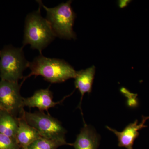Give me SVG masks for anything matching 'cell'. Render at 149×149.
<instances>
[{"label":"cell","instance_id":"obj_12","mask_svg":"<svg viewBox=\"0 0 149 149\" xmlns=\"http://www.w3.org/2000/svg\"><path fill=\"white\" fill-rule=\"evenodd\" d=\"M19 118L8 112L0 111V133L16 139Z\"/></svg>","mask_w":149,"mask_h":149},{"label":"cell","instance_id":"obj_3","mask_svg":"<svg viewBox=\"0 0 149 149\" xmlns=\"http://www.w3.org/2000/svg\"><path fill=\"white\" fill-rule=\"evenodd\" d=\"M72 1L61 3L55 7L48 8L42 3L47 12L49 22L56 37L62 39H75L73 27L76 15L71 7Z\"/></svg>","mask_w":149,"mask_h":149},{"label":"cell","instance_id":"obj_9","mask_svg":"<svg viewBox=\"0 0 149 149\" xmlns=\"http://www.w3.org/2000/svg\"><path fill=\"white\" fill-rule=\"evenodd\" d=\"M100 139V135L93 127L85 124L77 135L72 146L74 149H97Z\"/></svg>","mask_w":149,"mask_h":149},{"label":"cell","instance_id":"obj_16","mask_svg":"<svg viewBox=\"0 0 149 149\" xmlns=\"http://www.w3.org/2000/svg\"><path fill=\"white\" fill-rule=\"evenodd\" d=\"M129 2L130 1H120L118 2V5L120 8H123L128 5Z\"/></svg>","mask_w":149,"mask_h":149},{"label":"cell","instance_id":"obj_11","mask_svg":"<svg viewBox=\"0 0 149 149\" xmlns=\"http://www.w3.org/2000/svg\"><path fill=\"white\" fill-rule=\"evenodd\" d=\"M95 70V67L93 65L87 69L76 71V76L74 77V85L81 94V100L79 105L80 109L85 93L89 94L92 91Z\"/></svg>","mask_w":149,"mask_h":149},{"label":"cell","instance_id":"obj_17","mask_svg":"<svg viewBox=\"0 0 149 149\" xmlns=\"http://www.w3.org/2000/svg\"><path fill=\"white\" fill-rule=\"evenodd\" d=\"M1 109H0V111H1Z\"/></svg>","mask_w":149,"mask_h":149},{"label":"cell","instance_id":"obj_13","mask_svg":"<svg viewBox=\"0 0 149 149\" xmlns=\"http://www.w3.org/2000/svg\"><path fill=\"white\" fill-rule=\"evenodd\" d=\"M63 145L72 146V144L41 137L30 144L27 149H57Z\"/></svg>","mask_w":149,"mask_h":149},{"label":"cell","instance_id":"obj_4","mask_svg":"<svg viewBox=\"0 0 149 149\" xmlns=\"http://www.w3.org/2000/svg\"><path fill=\"white\" fill-rule=\"evenodd\" d=\"M22 48L8 46L0 51L1 80L18 82L23 78V72L28 67L29 62L24 57Z\"/></svg>","mask_w":149,"mask_h":149},{"label":"cell","instance_id":"obj_1","mask_svg":"<svg viewBox=\"0 0 149 149\" xmlns=\"http://www.w3.org/2000/svg\"><path fill=\"white\" fill-rule=\"evenodd\" d=\"M39 8L37 11L27 15L24 25L23 46L29 45L32 49L42 51L54 40L56 36L47 19L41 14V1H37Z\"/></svg>","mask_w":149,"mask_h":149},{"label":"cell","instance_id":"obj_7","mask_svg":"<svg viewBox=\"0 0 149 149\" xmlns=\"http://www.w3.org/2000/svg\"><path fill=\"white\" fill-rule=\"evenodd\" d=\"M143 117L141 123L139 124L138 120H136L133 123L128 124L121 132H118L108 126L106 128L117 136L118 146L124 147L127 149H133L134 141L139 135V130L147 127L145 123L146 120L149 119V117L143 116Z\"/></svg>","mask_w":149,"mask_h":149},{"label":"cell","instance_id":"obj_15","mask_svg":"<svg viewBox=\"0 0 149 149\" xmlns=\"http://www.w3.org/2000/svg\"><path fill=\"white\" fill-rule=\"evenodd\" d=\"M120 92L123 94V95L125 96L127 98V99H130L136 98L137 97V95L131 93L130 91H128L127 89L124 88H122L120 90Z\"/></svg>","mask_w":149,"mask_h":149},{"label":"cell","instance_id":"obj_10","mask_svg":"<svg viewBox=\"0 0 149 149\" xmlns=\"http://www.w3.org/2000/svg\"><path fill=\"white\" fill-rule=\"evenodd\" d=\"M18 118L16 139L22 149H27L30 144L41 136L35 128L27 123L23 117V113Z\"/></svg>","mask_w":149,"mask_h":149},{"label":"cell","instance_id":"obj_5","mask_svg":"<svg viewBox=\"0 0 149 149\" xmlns=\"http://www.w3.org/2000/svg\"><path fill=\"white\" fill-rule=\"evenodd\" d=\"M23 117L27 123L38 131L43 138L67 143V131L61 123L43 111L28 112L24 111Z\"/></svg>","mask_w":149,"mask_h":149},{"label":"cell","instance_id":"obj_6","mask_svg":"<svg viewBox=\"0 0 149 149\" xmlns=\"http://www.w3.org/2000/svg\"><path fill=\"white\" fill-rule=\"evenodd\" d=\"M21 85L18 82L0 81V109L16 117L24 111L23 97L20 93Z\"/></svg>","mask_w":149,"mask_h":149},{"label":"cell","instance_id":"obj_8","mask_svg":"<svg viewBox=\"0 0 149 149\" xmlns=\"http://www.w3.org/2000/svg\"><path fill=\"white\" fill-rule=\"evenodd\" d=\"M65 99L60 101L54 102L52 93L49 88L40 89L35 91L31 97L27 98H23V106L30 108L36 107L40 111H43L61 103Z\"/></svg>","mask_w":149,"mask_h":149},{"label":"cell","instance_id":"obj_2","mask_svg":"<svg viewBox=\"0 0 149 149\" xmlns=\"http://www.w3.org/2000/svg\"><path fill=\"white\" fill-rule=\"evenodd\" d=\"M28 68L31 72L24 77L23 82L28 77L35 75L42 76L52 83H63L70 78H74L76 71L63 60L48 58L42 54L29 62Z\"/></svg>","mask_w":149,"mask_h":149},{"label":"cell","instance_id":"obj_14","mask_svg":"<svg viewBox=\"0 0 149 149\" xmlns=\"http://www.w3.org/2000/svg\"><path fill=\"white\" fill-rule=\"evenodd\" d=\"M16 139L0 133V149H20Z\"/></svg>","mask_w":149,"mask_h":149}]
</instances>
